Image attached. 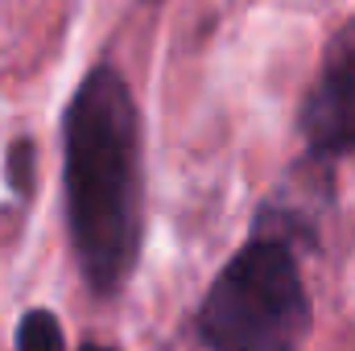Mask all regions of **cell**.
Masks as SVG:
<instances>
[{
    "mask_svg": "<svg viewBox=\"0 0 355 351\" xmlns=\"http://www.w3.org/2000/svg\"><path fill=\"white\" fill-rule=\"evenodd\" d=\"M302 132L322 162L355 153V17L331 33L322 50L318 79L302 99Z\"/></svg>",
    "mask_w": 355,
    "mask_h": 351,
    "instance_id": "3",
    "label": "cell"
},
{
    "mask_svg": "<svg viewBox=\"0 0 355 351\" xmlns=\"http://www.w3.org/2000/svg\"><path fill=\"white\" fill-rule=\"evenodd\" d=\"M79 351H116V348H103V343H83Z\"/></svg>",
    "mask_w": 355,
    "mask_h": 351,
    "instance_id": "6",
    "label": "cell"
},
{
    "mask_svg": "<svg viewBox=\"0 0 355 351\" xmlns=\"http://www.w3.org/2000/svg\"><path fill=\"white\" fill-rule=\"evenodd\" d=\"M310 318L293 244L257 232L211 281L198 339L207 351H306Z\"/></svg>",
    "mask_w": 355,
    "mask_h": 351,
    "instance_id": "2",
    "label": "cell"
},
{
    "mask_svg": "<svg viewBox=\"0 0 355 351\" xmlns=\"http://www.w3.org/2000/svg\"><path fill=\"white\" fill-rule=\"evenodd\" d=\"M67 228L95 293L112 298L141 257V116L112 62L75 87L62 116Z\"/></svg>",
    "mask_w": 355,
    "mask_h": 351,
    "instance_id": "1",
    "label": "cell"
},
{
    "mask_svg": "<svg viewBox=\"0 0 355 351\" xmlns=\"http://www.w3.org/2000/svg\"><path fill=\"white\" fill-rule=\"evenodd\" d=\"M17 351H67L62 323L50 310H29L17 327Z\"/></svg>",
    "mask_w": 355,
    "mask_h": 351,
    "instance_id": "4",
    "label": "cell"
},
{
    "mask_svg": "<svg viewBox=\"0 0 355 351\" xmlns=\"http://www.w3.org/2000/svg\"><path fill=\"white\" fill-rule=\"evenodd\" d=\"M33 166H37V145L29 141V137H17L12 145H8V186L21 194V198H29L33 194Z\"/></svg>",
    "mask_w": 355,
    "mask_h": 351,
    "instance_id": "5",
    "label": "cell"
}]
</instances>
